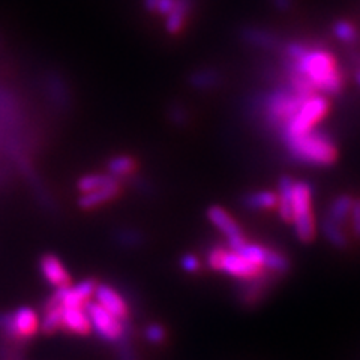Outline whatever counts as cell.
<instances>
[{
	"label": "cell",
	"mask_w": 360,
	"mask_h": 360,
	"mask_svg": "<svg viewBox=\"0 0 360 360\" xmlns=\"http://www.w3.org/2000/svg\"><path fill=\"white\" fill-rule=\"evenodd\" d=\"M221 83V75L215 70H202L194 72L191 77V86H194L201 90H207L217 87Z\"/></svg>",
	"instance_id": "cell-20"
},
{
	"label": "cell",
	"mask_w": 360,
	"mask_h": 360,
	"mask_svg": "<svg viewBox=\"0 0 360 360\" xmlns=\"http://www.w3.org/2000/svg\"><path fill=\"white\" fill-rule=\"evenodd\" d=\"M144 338L146 341L153 344V345H160L167 340V332L164 326L160 323H150L149 326H146L144 329Z\"/></svg>",
	"instance_id": "cell-23"
},
{
	"label": "cell",
	"mask_w": 360,
	"mask_h": 360,
	"mask_svg": "<svg viewBox=\"0 0 360 360\" xmlns=\"http://www.w3.org/2000/svg\"><path fill=\"white\" fill-rule=\"evenodd\" d=\"M243 206L251 210H270L278 206V194L274 191H257L243 197Z\"/></svg>",
	"instance_id": "cell-14"
},
{
	"label": "cell",
	"mask_w": 360,
	"mask_h": 360,
	"mask_svg": "<svg viewBox=\"0 0 360 360\" xmlns=\"http://www.w3.org/2000/svg\"><path fill=\"white\" fill-rule=\"evenodd\" d=\"M335 37L344 44H354L359 39V29L348 20H338L333 25Z\"/></svg>",
	"instance_id": "cell-21"
},
{
	"label": "cell",
	"mask_w": 360,
	"mask_h": 360,
	"mask_svg": "<svg viewBox=\"0 0 360 360\" xmlns=\"http://www.w3.org/2000/svg\"><path fill=\"white\" fill-rule=\"evenodd\" d=\"M242 38L251 45L262 49H275L278 47V38L274 35L272 32L264 30V29H257V27H248L242 32Z\"/></svg>",
	"instance_id": "cell-16"
},
{
	"label": "cell",
	"mask_w": 360,
	"mask_h": 360,
	"mask_svg": "<svg viewBox=\"0 0 360 360\" xmlns=\"http://www.w3.org/2000/svg\"><path fill=\"white\" fill-rule=\"evenodd\" d=\"M323 230L326 238L330 243H333L336 248H345L347 246V236L342 231L341 225L335 224L333 221H330L329 218H326L323 222Z\"/></svg>",
	"instance_id": "cell-22"
},
{
	"label": "cell",
	"mask_w": 360,
	"mask_h": 360,
	"mask_svg": "<svg viewBox=\"0 0 360 360\" xmlns=\"http://www.w3.org/2000/svg\"><path fill=\"white\" fill-rule=\"evenodd\" d=\"M353 198L348 197V195H340L333 200V202L329 207L328 212V217L330 221H333L338 225H342L348 221L350 218V213H352V207H353Z\"/></svg>",
	"instance_id": "cell-17"
},
{
	"label": "cell",
	"mask_w": 360,
	"mask_h": 360,
	"mask_svg": "<svg viewBox=\"0 0 360 360\" xmlns=\"http://www.w3.org/2000/svg\"><path fill=\"white\" fill-rule=\"evenodd\" d=\"M356 82H357V84L360 86V70L356 72Z\"/></svg>",
	"instance_id": "cell-29"
},
{
	"label": "cell",
	"mask_w": 360,
	"mask_h": 360,
	"mask_svg": "<svg viewBox=\"0 0 360 360\" xmlns=\"http://www.w3.org/2000/svg\"><path fill=\"white\" fill-rule=\"evenodd\" d=\"M137 161L134 160L129 155H117L112 156L111 160L107 164V172L110 176L115 179H125L132 176L135 172H137Z\"/></svg>",
	"instance_id": "cell-15"
},
{
	"label": "cell",
	"mask_w": 360,
	"mask_h": 360,
	"mask_svg": "<svg viewBox=\"0 0 360 360\" xmlns=\"http://www.w3.org/2000/svg\"><path fill=\"white\" fill-rule=\"evenodd\" d=\"M193 11V0H176L174 8L165 15V29L170 35H177L184 30Z\"/></svg>",
	"instance_id": "cell-13"
},
{
	"label": "cell",
	"mask_w": 360,
	"mask_h": 360,
	"mask_svg": "<svg viewBox=\"0 0 360 360\" xmlns=\"http://www.w3.org/2000/svg\"><path fill=\"white\" fill-rule=\"evenodd\" d=\"M350 219H352V227H353L354 234L357 236V238H360V200L353 201Z\"/></svg>",
	"instance_id": "cell-26"
},
{
	"label": "cell",
	"mask_w": 360,
	"mask_h": 360,
	"mask_svg": "<svg viewBox=\"0 0 360 360\" xmlns=\"http://www.w3.org/2000/svg\"><path fill=\"white\" fill-rule=\"evenodd\" d=\"M156 4H158V0H144V5L149 11H155Z\"/></svg>",
	"instance_id": "cell-28"
},
{
	"label": "cell",
	"mask_w": 360,
	"mask_h": 360,
	"mask_svg": "<svg viewBox=\"0 0 360 360\" xmlns=\"http://www.w3.org/2000/svg\"><path fill=\"white\" fill-rule=\"evenodd\" d=\"M39 272L45 279V283L51 285L54 290L72 285L71 275L68 272L63 262L58 255L51 252L44 254L39 258Z\"/></svg>",
	"instance_id": "cell-8"
},
{
	"label": "cell",
	"mask_w": 360,
	"mask_h": 360,
	"mask_svg": "<svg viewBox=\"0 0 360 360\" xmlns=\"http://www.w3.org/2000/svg\"><path fill=\"white\" fill-rule=\"evenodd\" d=\"M283 50L287 74L300 77L321 95L342 92L345 78L332 51L303 41L288 42Z\"/></svg>",
	"instance_id": "cell-1"
},
{
	"label": "cell",
	"mask_w": 360,
	"mask_h": 360,
	"mask_svg": "<svg viewBox=\"0 0 360 360\" xmlns=\"http://www.w3.org/2000/svg\"><path fill=\"white\" fill-rule=\"evenodd\" d=\"M207 219L224 234L229 242V248L236 250L246 242L245 234L242 233L239 224L230 215V213L221 206H210L207 209Z\"/></svg>",
	"instance_id": "cell-7"
},
{
	"label": "cell",
	"mask_w": 360,
	"mask_h": 360,
	"mask_svg": "<svg viewBox=\"0 0 360 360\" xmlns=\"http://www.w3.org/2000/svg\"><path fill=\"white\" fill-rule=\"evenodd\" d=\"M117 240L125 246H135L141 242V236L132 230H122V231H119Z\"/></svg>",
	"instance_id": "cell-25"
},
{
	"label": "cell",
	"mask_w": 360,
	"mask_h": 360,
	"mask_svg": "<svg viewBox=\"0 0 360 360\" xmlns=\"http://www.w3.org/2000/svg\"><path fill=\"white\" fill-rule=\"evenodd\" d=\"M283 141L288 155L302 164L328 167L332 165L338 158L333 140L328 134L315 128L305 134L295 135V137H284Z\"/></svg>",
	"instance_id": "cell-2"
},
{
	"label": "cell",
	"mask_w": 360,
	"mask_h": 360,
	"mask_svg": "<svg viewBox=\"0 0 360 360\" xmlns=\"http://www.w3.org/2000/svg\"><path fill=\"white\" fill-rule=\"evenodd\" d=\"M274 4H275V6H276L278 9H281V11H287V9H290V8H291V5H292V0H274Z\"/></svg>",
	"instance_id": "cell-27"
},
{
	"label": "cell",
	"mask_w": 360,
	"mask_h": 360,
	"mask_svg": "<svg viewBox=\"0 0 360 360\" xmlns=\"http://www.w3.org/2000/svg\"><path fill=\"white\" fill-rule=\"evenodd\" d=\"M180 266H182V269L188 274H197L201 267V263L195 255L186 254L182 257V260H180Z\"/></svg>",
	"instance_id": "cell-24"
},
{
	"label": "cell",
	"mask_w": 360,
	"mask_h": 360,
	"mask_svg": "<svg viewBox=\"0 0 360 360\" xmlns=\"http://www.w3.org/2000/svg\"><path fill=\"white\" fill-rule=\"evenodd\" d=\"M86 312L89 315L90 326L92 330L96 333L99 340L104 342H120L123 338L131 335L129 320H120L116 315L108 312L105 308L99 305L95 300H89L86 303Z\"/></svg>",
	"instance_id": "cell-6"
},
{
	"label": "cell",
	"mask_w": 360,
	"mask_h": 360,
	"mask_svg": "<svg viewBox=\"0 0 360 360\" xmlns=\"http://www.w3.org/2000/svg\"><path fill=\"white\" fill-rule=\"evenodd\" d=\"M307 98V95L296 92L290 86L267 94L262 104V116L264 123L270 129L281 131L285 127V123L296 115V111Z\"/></svg>",
	"instance_id": "cell-3"
},
{
	"label": "cell",
	"mask_w": 360,
	"mask_h": 360,
	"mask_svg": "<svg viewBox=\"0 0 360 360\" xmlns=\"http://www.w3.org/2000/svg\"><path fill=\"white\" fill-rule=\"evenodd\" d=\"M95 302H98L101 307L105 308L112 315H116L120 320H129V307L127 300L123 299L120 292L108 284L98 283V287L94 295Z\"/></svg>",
	"instance_id": "cell-9"
},
{
	"label": "cell",
	"mask_w": 360,
	"mask_h": 360,
	"mask_svg": "<svg viewBox=\"0 0 360 360\" xmlns=\"http://www.w3.org/2000/svg\"><path fill=\"white\" fill-rule=\"evenodd\" d=\"M120 191H122L120 180L112 179L108 185L95 189L92 193L82 194L80 200H78V206H80L83 210L98 209L103 205H107V202L115 200L120 194Z\"/></svg>",
	"instance_id": "cell-12"
},
{
	"label": "cell",
	"mask_w": 360,
	"mask_h": 360,
	"mask_svg": "<svg viewBox=\"0 0 360 360\" xmlns=\"http://www.w3.org/2000/svg\"><path fill=\"white\" fill-rule=\"evenodd\" d=\"M60 330L77 336H87L92 332L86 307H62Z\"/></svg>",
	"instance_id": "cell-11"
},
{
	"label": "cell",
	"mask_w": 360,
	"mask_h": 360,
	"mask_svg": "<svg viewBox=\"0 0 360 360\" xmlns=\"http://www.w3.org/2000/svg\"><path fill=\"white\" fill-rule=\"evenodd\" d=\"M207 264L210 269L222 272L229 276L238 278L242 281H252L257 278H262L269 272L262 267L246 260L243 255L238 251L231 250V248H222V246H213L207 254ZM272 275V274H270Z\"/></svg>",
	"instance_id": "cell-4"
},
{
	"label": "cell",
	"mask_w": 360,
	"mask_h": 360,
	"mask_svg": "<svg viewBox=\"0 0 360 360\" xmlns=\"http://www.w3.org/2000/svg\"><path fill=\"white\" fill-rule=\"evenodd\" d=\"M291 224L302 219L314 217L312 213V186L305 180H292L291 186Z\"/></svg>",
	"instance_id": "cell-10"
},
{
	"label": "cell",
	"mask_w": 360,
	"mask_h": 360,
	"mask_svg": "<svg viewBox=\"0 0 360 360\" xmlns=\"http://www.w3.org/2000/svg\"><path fill=\"white\" fill-rule=\"evenodd\" d=\"M264 269L267 270L269 274L272 275H284L288 272L290 269V263L288 258L279 251L275 250H267V255H266V263H264Z\"/></svg>",
	"instance_id": "cell-18"
},
{
	"label": "cell",
	"mask_w": 360,
	"mask_h": 360,
	"mask_svg": "<svg viewBox=\"0 0 360 360\" xmlns=\"http://www.w3.org/2000/svg\"><path fill=\"white\" fill-rule=\"evenodd\" d=\"M330 104L326 95L314 94L303 101L300 108L296 111L285 127L279 131L281 139L295 137V135L305 134L319 125V122L326 117L329 112Z\"/></svg>",
	"instance_id": "cell-5"
},
{
	"label": "cell",
	"mask_w": 360,
	"mask_h": 360,
	"mask_svg": "<svg viewBox=\"0 0 360 360\" xmlns=\"http://www.w3.org/2000/svg\"><path fill=\"white\" fill-rule=\"evenodd\" d=\"M112 179L115 177L110 174H101V173L86 174L77 182V189L80 191V194L92 193V191H95V189H99V188L108 185Z\"/></svg>",
	"instance_id": "cell-19"
}]
</instances>
